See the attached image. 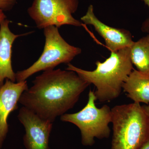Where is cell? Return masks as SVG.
Wrapping results in <instances>:
<instances>
[{"instance_id": "14", "label": "cell", "mask_w": 149, "mask_h": 149, "mask_svg": "<svg viewBox=\"0 0 149 149\" xmlns=\"http://www.w3.org/2000/svg\"><path fill=\"white\" fill-rule=\"evenodd\" d=\"M145 4L149 8V0H142ZM142 32L149 33V18L147 19L143 22L141 28Z\"/></svg>"}, {"instance_id": "10", "label": "cell", "mask_w": 149, "mask_h": 149, "mask_svg": "<svg viewBox=\"0 0 149 149\" xmlns=\"http://www.w3.org/2000/svg\"><path fill=\"white\" fill-rule=\"evenodd\" d=\"M10 21L5 19L0 26V87L6 79L13 82L16 81V73L12 65L13 45L18 37L29 33L15 35L9 28Z\"/></svg>"}, {"instance_id": "11", "label": "cell", "mask_w": 149, "mask_h": 149, "mask_svg": "<svg viewBox=\"0 0 149 149\" xmlns=\"http://www.w3.org/2000/svg\"><path fill=\"white\" fill-rule=\"evenodd\" d=\"M122 90L133 102L149 104V73L133 69L123 85Z\"/></svg>"}, {"instance_id": "8", "label": "cell", "mask_w": 149, "mask_h": 149, "mask_svg": "<svg viewBox=\"0 0 149 149\" xmlns=\"http://www.w3.org/2000/svg\"><path fill=\"white\" fill-rule=\"evenodd\" d=\"M80 19L84 24L91 25L94 27L104 40L106 45L111 52L130 47L134 43L130 31L111 27L100 21L95 15L93 5L88 6L86 13Z\"/></svg>"}, {"instance_id": "15", "label": "cell", "mask_w": 149, "mask_h": 149, "mask_svg": "<svg viewBox=\"0 0 149 149\" xmlns=\"http://www.w3.org/2000/svg\"><path fill=\"white\" fill-rule=\"evenodd\" d=\"M6 19L5 14L4 13L3 11L0 10V26L2 23Z\"/></svg>"}, {"instance_id": "6", "label": "cell", "mask_w": 149, "mask_h": 149, "mask_svg": "<svg viewBox=\"0 0 149 149\" xmlns=\"http://www.w3.org/2000/svg\"><path fill=\"white\" fill-rule=\"evenodd\" d=\"M79 3V0H33L27 13L39 29L65 25L81 27L83 24L73 16Z\"/></svg>"}, {"instance_id": "3", "label": "cell", "mask_w": 149, "mask_h": 149, "mask_svg": "<svg viewBox=\"0 0 149 149\" xmlns=\"http://www.w3.org/2000/svg\"><path fill=\"white\" fill-rule=\"evenodd\" d=\"M111 149H139L149 138V118L140 104L116 105L111 109Z\"/></svg>"}, {"instance_id": "2", "label": "cell", "mask_w": 149, "mask_h": 149, "mask_svg": "<svg viewBox=\"0 0 149 149\" xmlns=\"http://www.w3.org/2000/svg\"><path fill=\"white\" fill-rule=\"evenodd\" d=\"M96 68L92 71L85 70L68 64L66 70L74 71L82 79L93 84L96 88L95 95L101 102H109L120 96L123 85L133 70L130 58V47L111 52L104 62L97 61Z\"/></svg>"}, {"instance_id": "4", "label": "cell", "mask_w": 149, "mask_h": 149, "mask_svg": "<svg viewBox=\"0 0 149 149\" xmlns=\"http://www.w3.org/2000/svg\"><path fill=\"white\" fill-rule=\"evenodd\" d=\"M96 100L95 92L90 90L88 102L83 109L75 113H65L61 116L62 121L72 123L79 128L84 146H93L95 138L107 139L110 135L111 109L107 105L97 107Z\"/></svg>"}, {"instance_id": "1", "label": "cell", "mask_w": 149, "mask_h": 149, "mask_svg": "<svg viewBox=\"0 0 149 149\" xmlns=\"http://www.w3.org/2000/svg\"><path fill=\"white\" fill-rule=\"evenodd\" d=\"M33 83L22 93L19 102L53 123L73 108L91 85L74 71L61 69L44 71Z\"/></svg>"}, {"instance_id": "5", "label": "cell", "mask_w": 149, "mask_h": 149, "mask_svg": "<svg viewBox=\"0 0 149 149\" xmlns=\"http://www.w3.org/2000/svg\"><path fill=\"white\" fill-rule=\"evenodd\" d=\"M43 29L45 41L42 54L32 65L16 72L17 82L25 81L40 71L54 69L59 64H68L81 53L80 48L71 45L65 41L58 27L50 26Z\"/></svg>"}, {"instance_id": "9", "label": "cell", "mask_w": 149, "mask_h": 149, "mask_svg": "<svg viewBox=\"0 0 149 149\" xmlns=\"http://www.w3.org/2000/svg\"><path fill=\"white\" fill-rule=\"evenodd\" d=\"M28 88L27 80L15 83L8 79L0 87V149L8 133V116L17 109L20 96Z\"/></svg>"}, {"instance_id": "16", "label": "cell", "mask_w": 149, "mask_h": 149, "mask_svg": "<svg viewBox=\"0 0 149 149\" xmlns=\"http://www.w3.org/2000/svg\"><path fill=\"white\" fill-rule=\"evenodd\" d=\"M139 149H149V138Z\"/></svg>"}, {"instance_id": "12", "label": "cell", "mask_w": 149, "mask_h": 149, "mask_svg": "<svg viewBox=\"0 0 149 149\" xmlns=\"http://www.w3.org/2000/svg\"><path fill=\"white\" fill-rule=\"evenodd\" d=\"M130 58L136 70L149 73V35L134 42L130 47Z\"/></svg>"}, {"instance_id": "13", "label": "cell", "mask_w": 149, "mask_h": 149, "mask_svg": "<svg viewBox=\"0 0 149 149\" xmlns=\"http://www.w3.org/2000/svg\"><path fill=\"white\" fill-rule=\"evenodd\" d=\"M17 3V0H0V10L3 11L10 10Z\"/></svg>"}, {"instance_id": "7", "label": "cell", "mask_w": 149, "mask_h": 149, "mask_svg": "<svg viewBox=\"0 0 149 149\" xmlns=\"http://www.w3.org/2000/svg\"><path fill=\"white\" fill-rule=\"evenodd\" d=\"M18 118L25 129L23 140L25 148L49 149V139L53 123L23 106L19 110Z\"/></svg>"}, {"instance_id": "17", "label": "cell", "mask_w": 149, "mask_h": 149, "mask_svg": "<svg viewBox=\"0 0 149 149\" xmlns=\"http://www.w3.org/2000/svg\"><path fill=\"white\" fill-rule=\"evenodd\" d=\"M142 107H143V109L145 113L149 118V106L144 105Z\"/></svg>"}]
</instances>
